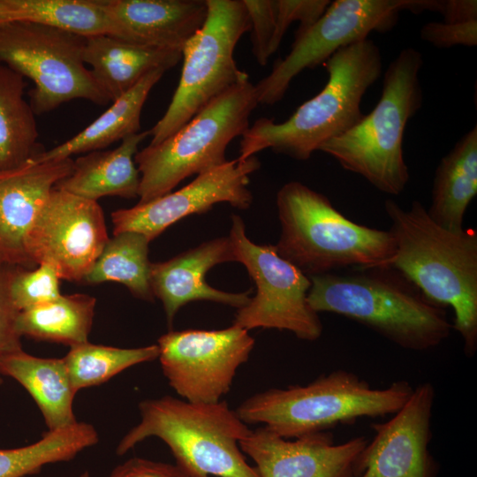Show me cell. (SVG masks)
I'll return each mask as SVG.
<instances>
[{"label": "cell", "mask_w": 477, "mask_h": 477, "mask_svg": "<svg viewBox=\"0 0 477 477\" xmlns=\"http://www.w3.org/2000/svg\"><path fill=\"white\" fill-rule=\"evenodd\" d=\"M97 201L53 188L25 238L34 265L49 264L60 279L84 281L109 240Z\"/></svg>", "instance_id": "obj_14"}, {"label": "cell", "mask_w": 477, "mask_h": 477, "mask_svg": "<svg viewBox=\"0 0 477 477\" xmlns=\"http://www.w3.org/2000/svg\"><path fill=\"white\" fill-rule=\"evenodd\" d=\"M96 300L75 293L20 311L16 329L20 337L61 343L70 347L88 342Z\"/></svg>", "instance_id": "obj_27"}, {"label": "cell", "mask_w": 477, "mask_h": 477, "mask_svg": "<svg viewBox=\"0 0 477 477\" xmlns=\"http://www.w3.org/2000/svg\"><path fill=\"white\" fill-rule=\"evenodd\" d=\"M405 380L373 388L353 372L334 370L307 385L271 388L254 394L235 410L246 424H263L285 439L328 431L360 418L397 413L412 395Z\"/></svg>", "instance_id": "obj_4"}, {"label": "cell", "mask_w": 477, "mask_h": 477, "mask_svg": "<svg viewBox=\"0 0 477 477\" xmlns=\"http://www.w3.org/2000/svg\"><path fill=\"white\" fill-rule=\"evenodd\" d=\"M9 267L0 263V363L9 354L22 349L21 337L16 329L19 311L11 303L7 290ZM3 377L0 373V385Z\"/></svg>", "instance_id": "obj_36"}, {"label": "cell", "mask_w": 477, "mask_h": 477, "mask_svg": "<svg viewBox=\"0 0 477 477\" xmlns=\"http://www.w3.org/2000/svg\"><path fill=\"white\" fill-rule=\"evenodd\" d=\"M149 131L121 140L111 150H96L73 161L72 172L54 186L76 196L96 201L104 196H139L140 174L134 162L138 147Z\"/></svg>", "instance_id": "obj_22"}, {"label": "cell", "mask_w": 477, "mask_h": 477, "mask_svg": "<svg viewBox=\"0 0 477 477\" xmlns=\"http://www.w3.org/2000/svg\"><path fill=\"white\" fill-rule=\"evenodd\" d=\"M421 40L436 48H451L457 45H477V20L449 24L428 22L420 29Z\"/></svg>", "instance_id": "obj_35"}, {"label": "cell", "mask_w": 477, "mask_h": 477, "mask_svg": "<svg viewBox=\"0 0 477 477\" xmlns=\"http://www.w3.org/2000/svg\"><path fill=\"white\" fill-rule=\"evenodd\" d=\"M8 21H11V19L10 16L8 15V13L6 12V11L4 10L0 0V23H4Z\"/></svg>", "instance_id": "obj_39"}, {"label": "cell", "mask_w": 477, "mask_h": 477, "mask_svg": "<svg viewBox=\"0 0 477 477\" xmlns=\"http://www.w3.org/2000/svg\"><path fill=\"white\" fill-rule=\"evenodd\" d=\"M108 477H189L177 465L132 458L116 466Z\"/></svg>", "instance_id": "obj_38"}, {"label": "cell", "mask_w": 477, "mask_h": 477, "mask_svg": "<svg viewBox=\"0 0 477 477\" xmlns=\"http://www.w3.org/2000/svg\"><path fill=\"white\" fill-rule=\"evenodd\" d=\"M323 65L328 81L285 121L260 117L241 136L239 159L266 148L306 161L331 139L354 126L364 116L360 105L367 90L381 77L382 59L370 39L337 49Z\"/></svg>", "instance_id": "obj_3"}, {"label": "cell", "mask_w": 477, "mask_h": 477, "mask_svg": "<svg viewBox=\"0 0 477 477\" xmlns=\"http://www.w3.org/2000/svg\"><path fill=\"white\" fill-rule=\"evenodd\" d=\"M150 240L135 231H124L109 238L84 281L87 284L117 282L138 299L154 301L150 284Z\"/></svg>", "instance_id": "obj_30"}, {"label": "cell", "mask_w": 477, "mask_h": 477, "mask_svg": "<svg viewBox=\"0 0 477 477\" xmlns=\"http://www.w3.org/2000/svg\"><path fill=\"white\" fill-rule=\"evenodd\" d=\"M86 38L49 26L13 20L0 23V64L34 83L28 91L35 115L73 99L110 102L84 62Z\"/></svg>", "instance_id": "obj_10"}, {"label": "cell", "mask_w": 477, "mask_h": 477, "mask_svg": "<svg viewBox=\"0 0 477 477\" xmlns=\"http://www.w3.org/2000/svg\"><path fill=\"white\" fill-rule=\"evenodd\" d=\"M95 428L79 422L47 431L37 442L14 449H0V477H25L39 473L51 463L74 458L80 452L98 443Z\"/></svg>", "instance_id": "obj_29"}, {"label": "cell", "mask_w": 477, "mask_h": 477, "mask_svg": "<svg viewBox=\"0 0 477 477\" xmlns=\"http://www.w3.org/2000/svg\"><path fill=\"white\" fill-rule=\"evenodd\" d=\"M261 166L255 155L227 161L223 165L197 175L189 184L146 203L111 214L113 235L135 231L150 241L178 220L203 214L217 203H229L247 209L253 202L248 189L250 176Z\"/></svg>", "instance_id": "obj_15"}, {"label": "cell", "mask_w": 477, "mask_h": 477, "mask_svg": "<svg viewBox=\"0 0 477 477\" xmlns=\"http://www.w3.org/2000/svg\"><path fill=\"white\" fill-rule=\"evenodd\" d=\"M249 330H170L158 338V359L170 386L186 401L216 403L231 390L254 346Z\"/></svg>", "instance_id": "obj_13"}, {"label": "cell", "mask_w": 477, "mask_h": 477, "mask_svg": "<svg viewBox=\"0 0 477 477\" xmlns=\"http://www.w3.org/2000/svg\"><path fill=\"white\" fill-rule=\"evenodd\" d=\"M60 280L55 269L49 264H39L34 269L10 266L7 276L9 297L20 312L60 297Z\"/></svg>", "instance_id": "obj_32"}, {"label": "cell", "mask_w": 477, "mask_h": 477, "mask_svg": "<svg viewBox=\"0 0 477 477\" xmlns=\"http://www.w3.org/2000/svg\"><path fill=\"white\" fill-rule=\"evenodd\" d=\"M165 72L161 68L151 71L130 91L112 102L110 108L85 129L65 142L42 151L30 160L39 163L71 158L72 155L101 150L140 132L144 103Z\"/></svg>", "instance_id": "obj_24"}, {"label": "cell", "mask_w": 477, "mask_h": 477, "mask_svg": "<svg viewBox=\"0 0 477 477\" xmlns=\"http://www.w3.org/2000/svg\"><path fill=\"white\" fill-rule=\"evenodd\" d=\"M477 194V125L444 155L435 172L427 212L437 224L463 229L465 214Z\"/></svg>", "instance_id": "obj_25"}, {"label": "cell", "mask_w": 477, "mask_h": 477, "mask_svg": "<svg viewBox=\"0 0 477 477\" xmlns=\"http://www.w3.org/2000/svg\"><path fill=\"white\" fill-rule=\"evenodd\" d=\"M139 410L140 421L121 439L117 455L157 437L189 477H260L239 447L252 429L226 401L195 403L164 396L141 401Z\"/></svg>", "instance_id": "obj_6"}, {"label": "cell", "mask_w": 477, "mask_h": 477, "mask_svg": "<svg viewBox=\"0 0 477 477\" xmlns=\"http://www.w3.org/2000/svg\"><path fill=\"white\" fill-rule=\"evenodd\" d=\"M278 254L307 276L386 265L395 254L390 231L351 221L324 194L299 181L276 193Z\"/></svg>", "instance_id": "obj_5"}, {"label": "cell", "mask_w": 477, "mask_h": 477, "mask_svg": "<svg viewBox=\"0 0 477 477\" xmlns=\"http://www.w3.org/2000/svg\"><path fill=\"white\" fill-rule=\"evenodd\" d=\"M110 35L128 43L182 51L204 23L206 0H107Z\"/></svg>", "instance_id": "obj_20"}, {"label": "cell", "mask_w": 477, "mask_h": 477, "mask_svg": "<svg viewBox=\"0 0 477 477\" xmlns=\"http://www.w3.org/2000/svg\"><path fill=\"white\" fill-rule=\"evenodd\" d=\"M229 238L235 261L245 266L256 286L255 295L237 310L233 324L247 330H287L307 341L319 339L323 327L307 301L309 276L282 258L275 245L251 241L238 215L231 216Z\"/></svg>", "instance_id": "obj_11"}, {"label": "cell", "mask_w": 477, "mask_h": 477, "mask_svg": "<svg viewBox=\"0 0 477 477\" xmlns=\"http://www.w3.org/2000/svg\"><path fill=\"white\" fill-rule=\"evenodd\" d=\"M227 261H235L229 236L206 241L168 261L151 263L152 292L163 303L169 327L180 307L193 301H213L237 309L249 302L250 291L227 292L207 284V272Z\"/></svg>", "instance_id": "obj_19"}, {"label": "cell", "mask_w": 477, "mask_h": 477, "mask_svg": "<svg viewBox=\"0 0 477 477\" xmlns=\"http://www.w3.org/2000/svg\"><path fill=\"white\" fill-rule=\"evenodd\" d=\"M408 0H336L307 29L296 33L291 51L255 85L259 104L281 101L292 80L330 57L337 49L393 29Z\"/></svg>", "instance_id": "obj_12"}, {"label": "cell", "mask_w": 477, "mask_h": 477, "mask_svg": "<svg viewBox=\"0 0 477 477\" xmlns=\"http://www.w3.org/2000/svg\"><path fill=\"white\" fill-rule=\"evenodd\" d=\"M84 62L95 82L114 102L155 69L165 71L182 59V51L128 43L110 35L86 38Z\"/></svg>", "instance_id": "obj_21"}, {"label": "cell", "mask_w": 477, "mask_h": 477, "mask_svg": "<svg viewBox=\"0 0 477 477\" xmlns=\"http://www.w3.org/2000/svg\"><path fill=\"white\" fill-rule=\"evenodd\" d=\"M258 104L254 85L243 81L210 101L165 140L138 151V203L167 194L185 178L225 163L227 147L248 129Z\"/></svg>", "instance_id": "obj_8"}, {"label": "cell", "mask_w": 477, "mask_h": 477, "mask_svg": "<svg viewBox=\"0 0 477 477\" xmlns=\"http://www.w3.org/2000/svg\"><path fill=\"white\" fill-rule=\"evenodd\" d=\"M357 436L340 444L332 433L285 439L262 426L239 442L260 477H357L360 455L368 443Z\"/></svg>", "instance_id": "obj_17"}, {"label": "cell", "mask_w": 477, "mask_h": 477, "mask_svg": "<svg viewBox=\"0 0 477 477\" xmlns=\"http://www.w3.org/2000/svg\"><path fill=\"white\" fill-rule=\"evenodd\" d=\"M11 21L55 27L84 38L110 35L107 0H1Z\"/></svg>", "instance_id": "obj_28"}, {"label": "cell", "mask_w": 477, "mask_h": 477, "mask_svg": "<svg viewBox=\"0 0 477 477\" xmlns=\"http://www.w3.org/2000/svg\"><path fill=\"white\" fill-rule=\"evenodd\" d=\"M384 210L395 254L386 265L405 275L430 300L454 311L452 329L467 357L477 350V231L446 229L413 201L407 209L387 199Z\"/></svg>", "instance_id": "obj_1"}, {"label": "cell", "mask_w": 477, "mask_h": 477, "mask_svg": "<svg viewBox=\"0 0 477 477\" xmlns=\"http://www.w3.org/2000/svg\"><path fill=\"white\" fill-rule=\"evenodd\" d=\"M157 344L138 348H118L89 342L71 347L64 357L76 392L109 381L120 372L158 359Z\"/></svg>", "instance_id": "obj_31"}, {"label": "cell", "mask_w": 477, "mask_h": 477, "mask_svg": "<svg viewBox=\"0 0 477 477\" xmlns=\"http://www.w3.org/2000/svg\"><path fill=\"white\" fill-rule=\"evenodd\" d=\"M250 19L252 53L263 66L277 50L283 39L278 34L276 0H243Z\"/></svg>", "instance_id": "obj_33"}, {"label": "cell", "mask_w": 477, "mask_h": 477, "mask_svg": "<svg viewBox=\"0 0 477 477\" xmlns=\"http://www.w3.org/2000/svg\"><path fill=\"white\" fill-rule=\"evenodd\" d=\"M424 11L439 12L449 24L477 20L476 0H416L413 13Z\"/></svg>", "instance_id": "obj_37"}, {"label": "cell", "mask_w": 477, "mask_h": 477, "mask_svg": "<svg viewBox=\"0 0 477 477\" xmlns=\"http://www.w3.org/2000/svg\"><path fill=\"white\" fill-rule=\"evenodd\" d=\"M206 3V19L182 49L183 66L178 87L165 113L149 130V144L165 140L210 101L249 80L234 58L237 43L251 27L243 0Z\"/></svg>", "instance_id": "obj_9"}, {"label": "cell", "mask_w": 477, "mask_h": 477, "mask_svg": "<svg viewBox=\"0 0 477 477\" xmlns=\"http://www.w3.org/2000/svg\"><path fill=\"white\" fill-rule=\"evenodd\" d=\"M329 0H276V23L279 36L283 39L293 22H299L296 33L302 32L314 24L325 12Z\"/></svg>", "instance_id": "obj_34"}, {"label": "cell", "mask_w": 477, "mask_h": 477, "mask_svg": "<svg viewBox=\"0 0 477 477\" xmlns=\"http://www.w3.org/2000/svg\"><path fill=\"white\" fill-rule=\"evenodd\" d=\"M24 77L0 64V171L16 169L42 152L34 113L24 99Z\"/></svg>", "instance_id": "obj_26"}, {"label": "cell", "mask_w": 477, "mask_h": 477, "mask_svg": "<svg viewBox=\"0 0 477 477\" xmlns=\"http://www.w3.org/2000/svg\"><path fill=\"white\" fill-rule=\"evenodd\" d=\"M0 373L18 382L33 398L49 431L75 423L76 395L64 358H41L20 349L0 363Z\"/></svg>", "instance_id": "obj_23"}, {"label": "cell", "mask_w": 477, "mask_h": 477, "mask_svg": "<svg viewBox=\"0 0 477 477\" xmlns=\"http://www.w3.org/2000/svg\"><path fill=\"white\" fill-rule=\"evenodd\" d=\"M423 64L420 51L403 49L384 72L382 94L372 111L319 151L381 192L400 194L410 178L403 153L404 133L408 121L422 106L420 72Z\"/></svg>", "instance_id": "obj_7"}, {"label": "cell", "mask_w": 477, "mask_h": 477, "mask_svg": "<svg viewBox=\"0 0 477 477\" xmlns=\"http://www.w3.org/2000/svg\"><path fill=\"white\" fill-rule=\"evenodd\" d=\"M435 390L429 382L413 388L405 404L375 432L362 451L357 477H435L437 466L428 446Z\"/></svg>", "instance_id": "obj_16"}, {"label": "cell", "mask_w": 477, "mask_h": 477, "mask_svg": "<svg viewBox=\"0 0 477 477\" xmlns=\"http://www.w3.org/2000/svg\"><path fill=\"white\" fill-rule=\"evenodd\" d=\"M309 278L307 301L314 312L355 321L405 350L433 349L452 329L445 307L389 265L346 269Z\"/></svg>", "instance_id": "obj_2"}, {"label": "cell", "mask_w": 477, "mask_h": 477, "mask_svg": "<svg viewBox=\"0 0 477 477\" xmlns=\"http://www.w3.org/2000/svg\"><path fill=\"white\" fill-rule=\"evenodd\" d=\"M73 160L45 163L28 160L0 171V263L32 269L25 238L39 209L55 185L72 170Z\"/></svg>", "instance_id": "obj_18"}, {"label": "cell", "mask_w": 477, "mask_h": 477, "mask_svg": "<svg viewBox=\"0 0 477 477\" xmlns=\"http://www.w3.org/2000/svg\"><path fill=\"white\" fill-rule=\"evenodd\" d=\"M79 477H91L88 472L82 473Z\"/></svg>", "instance_id": "obj_40"}]
</instances>
